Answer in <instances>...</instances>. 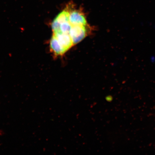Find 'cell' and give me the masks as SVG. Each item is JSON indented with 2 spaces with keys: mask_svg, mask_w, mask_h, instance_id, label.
Returning <instances> with one entry per match:
<instances>
[{
  "mask_svg": "<svg viewBox=\"0 0 155 155\" xmlns=\"http://www.w3.org/2000/svg\"><path fill=\"white\" fill-rule=\"evenodd\" d=\"M90 28L86 26H72L69 33L73 45L79 43L89 35Z\"/></svg>",
  "mask_w": 155,
  "mask_h": 155,
  "instance_id": "1",
  "label": "cell"
},
{
  "mask_svg": "<svg viewBox=\"0 0 155 155\" xmlns=\"http://www.w3.org/2000/svg\"><path fill=\"white\" fill-rule=\"evenodd\" d=\"M69 22L72 26H86L88 25L86 17L82 9H76L73 3L70 11Z\"/></svg>",
  "mask_w": 155,
  "mask_h": 155,
  "instance_id": "2",
  "label": "cell"
},
{
  "mask_svg": "<svg viewBox=\"0 0 155 155\" xmlns=\"http://www.w3.org/2000/svg\"><path fill=\"white\" fill-rule=\"evenodd\" d=\"M53 35L57 38L59 43L67 51L74 46L72 39L69 34L60 33L53 34Z\"/></svg>",
  "mask_w": 155,
  "mask_h": 155,
  "instance_id": "3",
  "label": "cell"
},
{
  "mask_svg": "<svg viewBox=\"0 0 155 155\" xmlns=\"http://www.w3.org/2000/svg\"><path fill=\"white\" fill-rule=\"evenodd\" d=\"M50 48L54 55L57 56L62 55L67 51L53 35L50 40Z\"/></svg>",
  "mask_w": 155,
  "mask_h": 155,
  "instance_id": "4",
  "label": "cell"
},
{
  "mask_svg": "<svg viewBox=\"0 0 155 155\" xmlns=\"http://www.w3.org/2000/svg\"><path fill=\"white\" fill-rule=\"evenodd\" d=\"M72 27V25L69 22L62 23L60 26V32L61 33L69 34Z\"/></svg>",
  "mask_w": 155,
  "mask_h": 155,
  "instance_id": "5",
  "label": "cell"
}]
</instances>
